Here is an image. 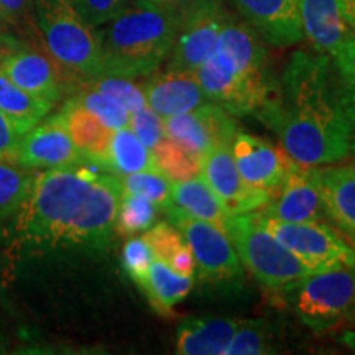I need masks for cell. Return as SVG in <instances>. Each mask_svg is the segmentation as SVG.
I'll use <instances>...</instances> for the list:
<instances>
[{"label": "cell", "instance_id": "cell-1", "mask_svg": "<svg viewBox=\"0 0 355 355\" xmlns=\"http://www.w3.org/2000/svg\"><path fill=\"white\" fill-rule=\"evenodd\" d=\"M121 178L96 165L38 170L19 211L2 222L12 265L60 250H104L115 235Z\"/></svg>", "mask_w": 355, "mask_h": 355}, {"label": "cell", "instance_id": "cell-2", "mask_svg": "<svg viewBox=\"0 0 355 355\" xmlns=\"http://www.w3.org/2000/svg\"><path fill=\"white\" fill-rule=\"evenodd\" d=\"M255 115L298 165H334L350 155L354 132L337 101L331 56L322 53H293L273 96Z\"/></svg>", "mask_w": 355, "mask_h": 355}, {"label": "cell", "instance_id": "cell-3", "mask_svg": "<svg viewBox=\"0 0 355 355\" xmlns=\"http://www.w3.org/2000/svg\"><path fill=\"white\" fill-rule=\"evenodd\" d=\"M265 44L250 25L230 15L214 51L196 69L207 99L234 117L259 112L277 89Z\"/></svg>", "mask_w": 355, "mask_h": 355}, {"label": "cell", "instance_id": "cell-4", "mask_svg": "<svg viewBox=\"0 0 355 355\" xmlns=\"http://www.w3.org/2000/svg\"><path fill=\"white\" fill-rule=\"evenodd\" d=\"M180 20L152 0H132L97 26L104 74L128 79L157 73L170 56Z\"/></svg>", "mask_w": 355, "mask_h": 355}, {"label": "cell", "instance_id": "cell-5", "mask_svg": "<svg viewBox=\"0 0 355 355\" xmlns=\"http://www.w3.org/2000/svg\"><path fill=\"white\" fill-rule=\"evenodd\" d=\"M35 24L37 43L64 74L69 94L78 84L104 74L97 28L69 0H35Z\"/></svg>", "mask_w": 355, "mask_h": 355}, {"label": "cell", "instance_id": "cell-6", "mask_svg": "<svg viewBox=\"0 0 355 355\" xmlns=\"http://www.w3.org/2000/svg\"><path fill=\"white\" fill-rule=\"evenodd\" d=\"M224 232L242 265L268 290H288L309 275V270L263 227L257 212L229 216Z\"/></svg>", "mask_w": 355, "mask_h": 355}, {"label": "cell", "instance_id": "cell-7", "mask_svg": "<svg viewBox=\"0 0 355 355\" xmlns=\"http://www.w3.org/2000/svg\"><path fill=\"white\" fill-rule=\"evenodd\" d=\"M286 291H293L296 314L314 332L355 319V266L309 273Z\"/></svg>", "mask_w": 355, "mask_h": 355}, {"label": "cell", "instance_id": "cell-8", "mask_svg": "<svg viewBox=\"0 0 355 355\" xmlns=\"http://www.w3.org/2000/svg\"><path fill=\"white\" fill-rule=\"evenodd\" d=\"M263 227L273 234L309 273L355 266V248L337 229L324 220L286 222L255 211Z\"/></svg>", "mask_w": 355, "mask_h": 355}, {"label": "cell", "instance_id": "cell-9", "mask_svg": "<svg viewBox=\"0 0 355 355\" xmlns=\"http://www.w3.org/2000/svg\"><path fill=\"white\" fill-rule=\"evenodd\" d=\"M0 73L53 107L69 94L68 81L50 55L40 44L26 43L12 35L0 51Z\"/></svg>", "mask_w": 355, "mask_h": 355}, {"label": "cell", "instance_id": "cell-10", "mask_svg": "<svg viewBox=\"0 0 355 355\" xmlns=\"http://www.w3.org/2000/svg\"><path fill=\"white\" fill-rule=\"evenodd\" d=\"M165 212L168 222L180 230L189 245L204 279L220 283L241 275V260L224 230L211 222L186 214L175 204L168 206Z\"/></svg>", "mask_w": 355, "mask_h": 355}, {"label": "cell", "instance_id": "cell-11", "mask_svg": "<svg viewBox=\"0 0 355 355\" xmlns=\"http://www.w3.org/2000/svg\"><path fill=\"white\" fill-rule=\"evenodd\" d=\"M163 123L168 139L199 158L217 146L230 145L239 132L234 115L211 101L188 112L163 119Z\"/></svg>", "mask_w": 355, "mask_h": 355}, {"label": "cell", "instance_id": "cell-12", "mask_svg": "<svg viewBox=\"0 0 355 355\" xmlns=\"http://www.w3.org/2000/svg\"><path fill=\"white\" fill-rule=\"evenodd\" d=\"M15 162L32 170H50L89 163L74 145L63 119L58 112L46 115L38 125L20 137Z\"/></svg>", "mask_w": 355, "mask_h": 355}, {"label": "cell", "instance_id": "cell-13", "mask_svg": "<svg viewBox=\"0 0 355 355\" xmlns=\"http://www.w3.org/2000/svg\"><path fill=\"white\" fill-rule=\"evenodd\" d=\"M201 176L219 198L229 216L263 209L273 194L255 188L243 180L235 166L230 145L217 146L201 158Z\"/></svg>", "mask_w": 355, "mask_h": 355}, {"label": "cell", "instance_id": "cell-14", "mask_svg": "<svg viewBox=\"0 0 355 355\" xmlns=\"http://www.w3.org/2000/svg\"><path fill=\"white\" fill-rule=\"evenodd\" d=\"M230 152L243 180L270 194H277L288 173L298 165L282 146L245 132L235 133Z\"/></svg>", "mask_w": 355, "mask_h": 355}, {"label": "cell", "instance_id": "cell-15", "mask_svg": "<svg viewBox=\"0 0 355 355\" xmlns=\"http://www.w3.org/2000/svg\"><path fill=\"white\" fill-rule=\"evenodd\" d=\"M229 17L224 3H219L181 20L165 68L196 73L214 51L217 38Z\"/></svg>", "mask_w": 355, "mask_h": 355}, {"label": "cell", "instance_id": "cell-16", "mask_svg": "<svg viewBox=\"0 0 355 355\" xmlns=\"http://www.w3.org/2000/svg\"><path fill=\"white\" fill-rule=\"evenodd\" d=\"M243 21L266 44L286 48L304 40L298 0H232Z\"/></svg>", "mask_w": 355, "mask_h": 355}, {"label": "cell", "instance_id": "cell-17", "mask_svg": "<svg viewBox=\"0 0 355 355\" xmlns=\"http://www.w3.org/2000/svg\"><path fill=\"white\" fill-rule=\"evenodd\" d=\"M311 176L321 193L326 217L355 243V163L311 166Z\"/></svg>", "mask_w": 355, "mask_h": 355}, {"label": "cell", "instance_id": "cell-18", "mask_svg": "<svg viewBox=\"0 0 355 355\" xmlns=\"http://www.w3.org/2000/svg\"><path fill=\"white\" fill-rule=\"evenodd\" d=\"M144 89L146 105L163 119L188 112L207 102L196 73L166 69L157 71L140 84Z\"/></svg>", "mask_w": 355, "mask_h": 355}, {"label": "cell", "instance_id": "cell-19", "mask_svg": "<svg viewBox=\"0 0 355 355\" xmlns=\"http://www.w3.org/2000/svg\"><path fill=\"white\" fill-rule=\"evenodd\" d=\"M277 193L260 212L286 222L327 219L321 193L311 176V166L296 165Z\"/></svg>", "mask_w": 355, "mask_h": 355}, {"label": "cell", "instance_id": "cell-20", "mask_svg": "<svg viewBox=\"0 0 355 355\" xmlns=\"http://www.w3.org/2000/svg\"><path fill=\"white\" fill-rule=\"evenodd\" d=\"M303 37L313 51L331 56L355 35L345 21L339 0H298Z\"/></svg>", "mask_w": 355, "mask_h": 355}, {"label": "cell", "instance_id": "cell-21", "mask_svg": "<svg viewBox=\"0 0 355 355\" xmlns=\"http://www.w3.org/2000/svg\"><path fill=\"white\" fill-rule=\"evenodd\" d=\"M58 114L63 119L71 139L79 148V152L84 155V158L91 165L104 170L110 141H112L115 132L114 128L105 125L94 114L87 112L86 109L79 107L68 99L63 101V105L58 110Z\"/></svg>", "mask_w": 355, "mask_h": 355}, {"label": "cell", "instance_id": "cell-22", "mask_svg": "<svg viewBox=\"0 0 355 355\" xmlns=\"http://www.w3.org/2000/svg\"><path fill=\"white\" fill-rule=\"evenodd\" d=\"M239 322L227 318H189L178 326L176 354L225 355Z\"/></svg>", "mask_w": 355, "mask_h": 355}, {"label": "cell", "instance_id": "cell-23", "mask_svg": "<svg viewBox=\"0 0 355 355\" xmlns=\"http://www.w3.org/2000/svg\"><path fill=\"white\" fill-rule=\"evenodd\" d=\"M194 286L193 277L176 273L163 261L153 259L139 288L159 316H171L173 308L189 295Z\"/></svg>", "mask_w": 355, "mask_h": 355}, {"label": "cell", "instance_id": "cell-24", "mask_svg": "<svg viewBox=\"0 0 355 355\" xmlns=\"http://www.w3.org/2000/svg\"><path fill=\"white\" fill-rule=\"evenodd\" d=\"M171 204L186 214L211 222L222 230L229 219L227 211L201 175L186 181H175L171 186Z\"/></svg>", "mask_w": 355, "mask_h": 355}, {"label": "cell", "instance_id": "cell-25", "mask_svg": "<svg viewBox=\"0 0 355 355\" xmlns=\"http://www.w3.org/2000/svg\"><path fill=\"white\" fill-rule=\"evenodd\" d=\"M55 107L51 104L28 94L0 73V112L6 115L19 135L32 130Z\"/></svg>", "mask_w": 355, "mask_h": 355}, {"label": "cell", "instance_id": "cell-26", "mask_svg": "<svg viewBox=\"0 0 355 355\" xmlns=\"http://www.w3.org/2000/svg\"><path fill=\"white\" fill-rule=\"evenodd\" d=\"M141 239L148 243L153 257L166 263L176 273L193 277L196 272V260L184 237L170 222H158L145 230Z\"/></svg>", "mask_w": 355, "mask_h": 355}, {"label": "cell", "instance_id": "cell-27", "mask_svg": "<svg viewBox=\"0 0 355 355\" xmlns=\"http://www.w3.org/2000/svg\"><path fill=\"white\" fill-rule=\"evenodd\" d=\"M144 170H155L152 150L144 145L128 125L117 128L110 141L104 171L121 178Z\"/></svg>", "mask_w": 355, "mask_h": 355}, {"label": "cell", "instance_id": "cell-28", "mask_svg": "<svg viewBox=\"0 0 355 355\" xmlns=\"http://www.w3.org/2000/svg\"><path fill=\"white\" fill-rule=\"evenodd\" d=\"M331 64L337 101L355 132V35L332 53Z\"/></svg>", "mask_w": 355, "mask_h": 355}, {"label": "cell", "instance_id": "cell-29", "mask_svg": "<svg viewBox=\"0 0 355 355\" xmlns=\"http://www.w3.org/2000/svg\"><path fill=\"white\" fill-rule=\"evenodd\" d=\"M37 171L17 162L0 159V222L10 219L19 211L32 188Z\"/></svg>", "mask_w": 355, "mask_h": 355}, {"label": "cell", "instance_id": "cell-30", "mask_svg": "<svg viewBox=\"0 0 355 355\" xmlns=\"http://www.w3.org/2000/svg\"><path fill=\"white\" fill-rule=\"evenodd\" d=\"M155 170L163 173L168 180L186 181L201 175V158L193 155L184 146L165 137L152 150Z\"/></svg>", "mask_w": 355, "mask_h": 355}, {"label": "cell", "instance_id": "cell-31", "mask_svg": "<svg viewBox=\"0 0 355 355\" xmlns=\"http://www.w3.org/2000/svg\"><path fill=\"white\" fill-rule=\"evenodd\" d=\"M157 211L158 207L146 198L122 191L115 214V234L122 237H133L145 232L157 219Z\"/></svg>", "mask_w": 355, "mask_h": 355}, {"label": "cell", "instance_id": "cell-32", "mask_svg": "<svg viewBox=\"0 0 355 355\" xmlns=\"http://www.w3.org/2000/svg\"><path fill=\"white\" fill-rule=\"evenodd\" d=\"M78 86H87L94 89V91L101 92V94H104L105 97H109V99L117 102L119 105H122L128 114L135 112V110H139L146 105L144 89H141L140 84L135 83V79L102 74V76L89 79V81H84L81 84H78Z\"/></svg>", "mask_w": 355, "mask_h": 355}, {"label": "cell", "instance_id": "cell-33", "mask_svg": "<svg viewBox=\"0 0 355 355\" xmlns=\"http://www.w3.org/2000/svg\"><path fill=\"white\" fill-rule=\"evenodd\" d=\"M66 99L79 105V107L86 109L87 112L94 114L96 117H99L105 125L112 127L114 130L128 125L130 114L122 105H119L117 102L94 91V89L87 86H78Z\"/></svg>", "mask_w": 355, "mask_h": 355}, {"label": "cell", "instance_id": "cell-34", "mask_svg": "<svg viewBox=\"0 0 355 355\" xmlns=\"http://www.w3.org/2000/svg\"><path fill=\"white\" fill-rule=\"evenodd\" d=\"M122 189L127 193L139 194L153 202L158 209L165 211L171 206L173 181L158 170H144L121 176Z\"/></svg>", "mask_w": 355, "mask_h": 355}, {"label": "cell", "instance_id": "cell-35", "mask_svg": "<svg viewBox=\"0 0 355 355\" xmlns=\"http://www.w3.org/2000/svg\"><path fill=\"white\" fill-rule=\"evenodd\" d=\"M272 352L265 321H247L239 322L225 355H263Z\"/></svg>", "mask_w": 355, "mask_h": 355}, {"label": "cell", "instance_id": "cell-36", "mask_svg": "<svg viewBox=\"0 0 355 355\" xmlns=\"http://www.w3.org/2000/svg\"><path fill=\"white\" fill-rule=\"evenodd\" d=\"M0 20L37 43L35 0H0Z\"/></svg>", "mask_w": 355, "mask_h": 355}, {"label": "cell", "instance_id": "cell-37", "mask_svg": "<svg viewBox=\"0 0 355 355\" xmlns=\"http://www.w3.org/2000/svg\"><path fill=\"white\" fill-rule=\"evenodd\" d=\"M128 127L150 150H153L166 137L163 117L148 105L130 114Z\"/></svg>", "mask_w": 355, "mask_h": 355}, {"label": "cell", "instance_id": "cell-38", "mask_svg": "<svg viewBox=\"0 0 355 355\" xmlns=\"http://www.w3.org/2000/svg\"><path fill=\"white\" fill-rule=\"evenodd\" d=\"M153 254L148 243L141 237H133L122 248V265L128 277L133 279L137 286L145 278L148 266L153 261Z\"/></svg>", "mask_w": 355, "mask_h": 355}, {"label": "cell", "instance_id": "cell-39", "mask_svg": "<svg viewBox=\"0 0 355 355\" xmlns=\"http://www.w3.org/2000/svg\"><path fill=\"white\" fill-rule=\"evenodd\" d=\"M87 24L101 26L121 13L132 0H69Z\"/></svg>", "mask_w": 355, "mask_h": 355}, {"label": "cell", "instance_id": "cell-40", "mask_svg": "<svg viewBox=\"0 0 355 355\" xmlns=\"http://www.w3.org/2000/svg\"><path fill=\"white\" fill-rule=\"evenodd\" d=\"M158 3L159 7L166 8L168 12L173 13L178 20H184L186 17L193 15V13L201 12L204 8H209L219 3H224L222 0H152Z\"/></svg>", "mask_w": 355, "mask_h": 355}, {"label": "cell", "instance_id": "cell-41", "mask_svg": "<svg viewBox=\"0 0 355 355\" xmlns=\"http://www.w3.org/2000/svg\"><path fill=\"white\" fill-rule=\"evenodd\" d=\"M20 137L15 128L10 125L6 115L0 112V159L15 162V153L19 148Z\"/></svg>", "mask_w": 355, "mask_h": 355}, {"label": "cell", "instance_id": "cell-42", "mask_svg": "<svg viewBox=\"0 0 355 355\" xmlns=\"http://www.w3.org/2000/svg\"><path fill=\"white\" fill-rule=\"evenodd\" d=\"M339 3L345 21H347L350 30L355 33V0H339Z\"/></svg>", "mask_w": 355, "mask_h": 355}, {"label": "cell", "instance_id": "cell-43", "mask_svg": "<svg viewBox=\"0 0 355 355\" xmlns=\"http://www.w3.org/2000/svg\"><path fill=\"white\" fill-rule=\"evenodd\" d=\"M0 354H7V343L2 334H0Z\"/></svg>", "mask_w": 355, "mask_h": 355}, {"label": "cell", "instance_id": "cell-44", "mask_svg": "<svg viewBox=\"0 0 355 355\" xmlns=\"http://www.w3.org/2000/svg\"><path fill=\"white\" fill-rule=\"evenodd\" d=\"M7 37H8V35H6V33L0 32V51H2V50H3V46H6Z\"/></svg>", "mask_w": 355, "mask_h": 355}, {"label": "cell", "instance_id": "cell-45", "mask_svg": "<svg viewBox=\"0 0 355 355\" xmlns=\"http://www.w3.org/2000/svg\"><path fill=\"white\" fill-rule=\"evenodd\" d=\"M350 155L355 158V132L352 133V139H350Z\"/></svg>", "mask_w": 355, "mask_h": 355}, {"label": "cell", "instance_id": "cell-46", "mask_svg": "<svg viewBox=\"0 0 355 355\" xmlns=\"http://www.w3.org/2000/svg\"><path fill=\"white\" fill-rule=\"evenodd\" d=\"M0 243H2V222H0Z\"/></svg>", "mask_w": 355, "mask_h": 355}]
</instances>
